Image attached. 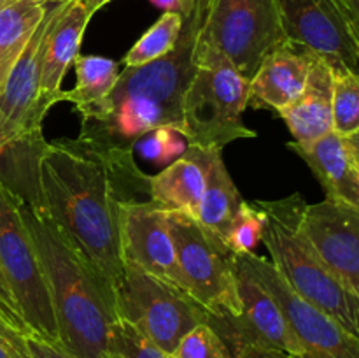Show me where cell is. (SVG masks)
I'll return each mask as SVG.
<instances>
[{
    "label": "cell",
    "mask_w": 359,
    "mask_h": 358,
    "mask_svg": "<svg viewBox=\"0 0 359 358\" xmlns=\"http://www.w3.org/2000/svg\"><path fill=\"white\" fill-rule=\"evenodd\" d=\"M46 146L41 142H7L0 132V185L25 204L39 207V158Z\"/></svg>",
    "instance_id": "603a6c76"
},
{
    "label": "cell",
    "mask_w": 359,
    "mask_h": 358,
    "mask_svg": "<svg viewBox=\"0 0 359 358\" xmlns=\"http://www.w3.org/2000/svg\"><path fill=\"white\" fill-rule=\"evenodd\" d=\"M168 225L188 293L212 318L237 316L242 302L233 249L188 213L168 211Z\"/></svg>",
    "instance_id": "52a82bcc"
},
{
    "label": "cell",
    "mask_w": 359,
    "mask_h": 358,
    "mask_svg": "<svg viewBox=\"0 0 359 358\" xmlns=\"http://www.w3.org/2000/svg\"><path fill=\"white\" fill-rule=\"evenodd\" d=\"M91 18L79 0L56 2L55 14L46 32L41 65V95L49 107L60 102L62 81L79 56L84 32Z\"/></svg>",
    "instance_id": "2e32d148"
},
{
    "label": "cell",
    "mask_w": 359,
    "mask_h": 358,
    "mask_svg": "<svg viewBox=\"0 0 359 358\" xmlns=\"http://www.w3.org/2000/svg\"><path fill=\"white\" fill-rule=\"evenodd\" d=\"M0 305H2V307L6 309V311L9 312V314L13 316V318L16 319L18 323H21V325L27 329V325H25V321H23V318H21L20 311H18V305H16V302H14L13 293H11L9 286H7V281H6V277H4L2 269H0ZM30 336H32V333H30Z\"/></svg>",
    "instance_id": "1f68e13d"
},
{
    "label": "cell",
    "mask_w": 359,
    "mask_h": 358,
    "mask_svg": "<svg viewBox=\"0 0 359 358\" xmlns=\"http://www.w3.org/2000/svg\"><path fill=\"white\" fill-rule=\"evenodd\" d=\"M74 67L76 86L63 90L60 102H70L79 116H84L111 93L121 70L114 60L95 55H79L74 60Z\"/></svg>",
    "instance_id": "cb8c5ba5"
},
{
    "label": "cell",
    "mask_w": 359,
    "mask_h": 358,
    "mask_svg": "<svg viewBox=\"0 0 359 358\" xmlns=\"http://www.w3.org/2000/svg\"><path fill=\"white\" fill-rule=\"evenodd\" d=\"M347 146H349L351 153H353L354 160H356L358 167H359V128L354 133H351L349 137H346Z\"/></svg>",
    "instance_id": "8d00e7d4"
},
{
    "label": "cell",
    "mask_w": 359,
    "mask_h": 358,
    "mask_svg": "<svg viewBox=\"0 0 359 358\" xmlns=\"http://www.w3.org/2000/svg\"><path fill=\"white\" fill-rule=\"evenodd\" d=\"M198 23L184 18L177 44L168 55L140 67H123L111 93L81 116L77 139L98 147L132 150L156 130L182 135V100L196 67Z\"/></svg>",
    "instance_id": "7a4b0ae2"
},
{
    "label": "cell",
    "mask_w": 359,
    "mask_h": 358,
    "mask_svg": "<svg viewBox=\"0 0 359 358\" xmlns=\"http://www.w3.org/2000/svg\"><path fill=\"white\" fill-rule=\"evenodd\" d=\"M118 318L135 326L151 343L172 354L182 337L207 323L209 312L189 293L125 263L114 288Z\"/></svg>",
    "instance_id": "9c48e42d"
},
{
    "label": "cell",
    "mask_w": 359,
    "mask_h": 358,
    "mask_svg": "<svg viewBox=\"0 0 359 358\" xmlns=\"http://www.w3.org/2000/svg\"><path fill=\"white\" fill-rule=\"evenodd\" d=\"M214 151L188 144L168 167L151 178V200L167 211H182L196 218Z\"/></svg>",
    "instance_id": "d6986e66"
},
{
    "label": "cell",
    "mask_w": 359,
    "mask_h": 358,
    "mask_svg": "<svg viewBox=\"0 0 359 358\" xmlns=\"http://www.w3.org/2000/svg\"><path fill=\"white\" fill-rule=\"evenodd\" d=\"M287 42L325 60L337 74L359 76V41L340 0H276Z\"/></svg>",
    "instance_id": "30bf717a"
},
{
    "label": "cell",
    "mask_w": 359,
    "mask_h": 358,
    "mask_svg": "<svg viewBox=\"0 0 359 358\" xmlns=\"http://www.w3.org/2000/svg\"><path fill=\"white\" fill-rule=\"evenodd\" d=\"M195 58V72L182 100V137L207 150H223L233 140L256 137L242 119L251 95L248 77L198 37Z\"/></svg>",
    "instance_id": "5b68a950"
},
{
    "label": "cell",
    "mask_w": 359,
    "mask_h": 358,
    "mask_svg": "<svg viewBox=\"0 0 359 358\" xmlns=\"http://www.w3.org/2000/svg\"><path fill=\"white\" fill-rule=\"evenodd\" d=\"M149 183L132 150L63 139L46 142L39 158L41 209L112 290L123 277L119 207L151 199Z\"/></svg>",
    "instance_id": "6da1fadb"
},
{
    "label": "cell",
    "mask_w": 359,
    "mask_h": 358,
    "mask_svg": "<svg viewBox=\"0 0 359 358\" xmlns=\"http://www.w3.org/2000/svg\"><path fill=\"white\" fill-rule=\"evenodd\" d=\"M121 262L146 270L151 276L186 291L184 277L168 225V211L154 200H128L119 207Z\"/></svg>",
    "instance_id": "5bb4252c"
},
{
    "label": "cell",
    "mask_w": 359,
    "mask_h": 358,
    "mask_svg": "<svg viewBox=\"0 0 359 358\" xmlns=\"http://www.w3.org/2000/svg\"><path fill=\"white\" fill-rule=\"evenodd\" d=\"M283 309L298 344V358H359V339L337 319L302 298L273 263L256 253L237 255Z\"/></svg>",
    "instance_id": "8fae6325"
},
{
    "label": "cell",
    "mask_w": 359,
    "mask_h": 358,
    "mask_svg": "<svg viewBox=\"0 0 359 358\" xmlns=\"http://www.w3.org/2000/svg\"><path fill=\"white\" fill-rule=\"evenodd\" d=\"M28 346H30L34 358H77L74 354L67 353L58 344L48 343V340H42L34 336H28Z\"/></svg>",
    "instance_id": "4dcf8cb0"
},
{
    "label": "cell",
    "mask_w": 359,
    "mask_h": 358,
    "mask_svg": "<svg viewBox=\"0 0 359 358\" xmlns=\"http://www.w3.org/2000/svg\"><path fill=\"white\" fill-rule=\"evenodd\" d=\"M265 228L262 241L270 262L283 279L312 305L325 311L359 339V298L351 293L325 265L300 227L307 202L300 193L263 202Z\"/></svg>",
    "instance_id": "277c9868"
},
{
    "label": "cell",
    "mask_w": 359,
    "mask_h": 358,
    "mask_svg": "<svg viewBox=\"0 0 359 358\" xmlns=\"http://www.w3.org/2000/svg\"><path fill=\"white\" fill-rule=\"evenodd\" d=\"M20 197L0 185V269L28 332L58 344L55 309L44 269L21 214Z\"/></svg>",
    "instance_id": "ba28073f"
},
{
    "label": "cell",
    "mask_w": 359,
    "mask_h": 358,
    "mask_svg": "<svg viewBox=\"0 0 359 358\" xmlns=\"http://www.w3.org/2000/svg\"><path fill=\"white\" fill-rule=\"evenodd\" d=\"M300 227L333 276L359 298V209L330 199L307 204Z\"/></svg>",
    "instance_id": "9a60e30c"
},
{
    "label": "cell",
    "mask_w": 359,
    "mask_h": 358,
    "mask_svg": "<svg viewBox=\"0 0 359 358\" xmlns=\"http://www.w3.org/2000/svg\"><path fill=\"white\" fill-rule=\"evenodd\" d=\"M56 2L39 23L0 91V132L7 142H41L42 121L51 107L41 95L42 48Z\"/></svg>",
    "instance_id": "4fadbf2b"
},
{
    "label": "cell",
    "mask_w": 359,
    "mask_h": 358,
    "mask_svg": "<svg viewBox=\"0 0 359 358\" xmlns=\"http://www.w3.org/2000/svg\"><path fill=\"white\" fill-rule=\"evenodd\" d=\"M311 167L326 192V199L359 209V167L346 137L326 133L311 144H287Z\"/></svg>",
    "instance_id": "ac0fdd59"
},
{
    "label": "cell",
    "mask_w": 359,
    "mask_h": 358,
    "mask_svg": "<svg viewBox=\"0 0 359 358\" xmlns=\"http://www.w3.org/2000/svg\"><path fill=\"white\" fill-rule=\"evenodd\" d=\"M107 358H174L130 323L118 319L109 330Z\"/></svg>",
    "instance_id": "83f0119b"
},
{
    "label": "cell",
    "mask_w": 359,
    "mask_h": 358,
    "mask_svg": "<svg viewBox=\"0 0 359 358\" xmlns=\"http://www.w3.org/2000/svg\"><path fill=\"white\" fill-rule=\"evenodd\" d=\"M237 284L242 311L230 318H207L217 336L226 343L233 357L244 350L280 351L300 357V344L270 291L237 256Z\"/></svg>",
    "instance_id": "7c38bea8"
},
{
    "label": "cell",
    "mask_w": 359,
    "mask_h": 358,
    "mask_svg": "<svg viewBox=\"0 0 359 358\" xmlns=\"http://www.w3.org/2000/svg\"><path fill=\"white\" fill-rule=\"evenodd\" d=\"M79 2L83 4L84 9L88 11V14H91V16H93L97 11H100L102 7L107 6V4L112 2V0H79Z\"/></svg>",
    "instance_id": "d590c367"
},
{
    "label": "cell",
    "mask_w": 359,
    "mask_h": 358,
    "mask_svg": "<svg viewBox=\"0 0 359 358\" xmlns=\"http://www.w3.org/2000/svg\"><path fill=\"white\" fill-rule=\"evenodd\" d=\"M46 2H69V0H46Z\"/></svg>",
    "instance_id": "f35d334b"
},
{
    "label": "cell",
    "mask_w": 359,
    "mask_h": 358,
    "mask_svg": "<svg viewBox=\"0 0 359 358\" xmlns=\"http://www.w3.org/2000/svg\"><path fill=\"white\" fill-rule=\"evenodd\" d=\"M198 41L226 56L251 81L263 60L286 44L276 0H193Z\"/></svg>",
    "instance_id": "8992f818"
},
{
    "label": "cell",
    "mask_w": 359,
    "mask_h": 358,
    "mask_svg": "<svg viewBox=\"0 0 359 358\" xmlns=\"http://www.w3.org/2000/svg\"><path fill=\"white\" fill-rule=\"evenodd\" d=\"M242 204H244V199L235 186L230 172L226 171L221 150H216L210 157L205 190H203L196 220L224 239Z\"/></svg>",
    "instance_id": "7402d4cb"
},
{
    "label": "cell",
    "mask_w": 359,
    "mask_h": 358,
    "mask_svg": "<svg viewBox=\"0 0 359 358\" xmlns=\"http://www.w3.org/2000/svg\"><path fill=\"white\" fill-rule=\"evenodd\" d=\"M359 128V76L337 74L333 79V132L349 137Z\"/></svg>",
    "instance_id": "484cf974"
},
{
    "label": "cell",
    "mask_w": 359,
    "mask_h": 358,
    "mask_svg": "<svg viewBox=\"0 0 359 358\" xmlns=\"http://www.w3.org/2000/svg\"><path fill=\"white\" fill-rule=\"evenodd\" d=\"M179 7H181V14L186 18L189 13H191L193 0H179Z\"/></svg>",
    "instance_id": "74e56055"
},
{
    "label": "cell",
    "mask_w": 359,
    "mask_h": 358,
    "mask_svg": "<svg viewBox=\"0 0 359 358\" xmlns=\"http://www.w3.org/2000/svg\"><path fill=\"white\" fill-rule=\"evenodd\" d=\"M182 25H184V16L181 13L161 14L160 20L126 53L123 65L140 67L168 55L175 48V44H177Z\"/></svg>",
    "instance_id": "d4e9b609"
},
{
    "label": "cell",
    "mask_w": 359,
    "mask_h": 358,
    "mask_svg": "<svg viewBox=\"0 0 359 358\" xmlns=\"http://www.w3.org/2000/svg\"><path fill=\"white\" fill-rule=\"evenodd\" d=\"M51 2L0 0V91Z\"/></svg>",
    "instance_id": "44dd1931"
},
{
    "label": "cell",
    "mask_w": 359,
    "mask_h": 358,
    "mask_svg": "<svg viewBox=\"0 0 359 358\" xmlns=\"http://www.w3.org/2000/svg\"><path fill=\"white\" fill-rule=\"evenodd\" d=\"M316 55L286 42L270 53L249 81V104L252 107L273 109L280 112L293 104L309 81Z\"/></svg>",
    "instance_id": "e0dca14e"
},
{
    "label": "cell",
    "mask_w": 359,
    "mask_h": 358,
    "mask_svg": "<svg viewBox=\"0 0 359 358\" xmlns=\"http://www.w3.org/2000/svg\"><path fill=\"white\" fill-rule=\"evenodd\" d=\"M149 2L160 7V9H163L165 13H181L179 0H149Z\"/></svg>",
    "instance_id": "e575fe53"
},
{
    "label": "cell",
    "mask_w": 359,
    "mask_h": 358,
    "mask_svg": "<svg viewBox=\"0 0 359 358\" xmlns=\"http://www.w3.org/2000/svg\"><path fill=\"white\" fill-rule=\"evenodd\" d=\"M342 7L346 9L347 16H349L351 23H353L354 32L358 35V41H359V0H340Z\"/></svg>",
    "instance_id": "d6a6232c"
},
{
    "label": "cell",
    "mask_w": 359,
    "mask_h": 358,
    "mask_svg": "<svg viewBox=\"0 0 359 358\" xmlns=\"http://www.w3.org/2000/svg\"><path fill=\"white\" fill-rule=\"evenodd\" d=\"M172 354L174 358H235L226 343L207 323L189 330Z\"/></svg>",
    "instance_id": "f1b7e54d"
},
{
    "label": "cell",
    "mask_w": 359,
    "mask_h": 358,
    "mask_svg": "<svg viewBox=\"0 0 359 358\" xmlns=\"http://www.w3.org/2000/svg\"><path fill=\"white\" fill-rule=\"evenodd\" d=\"M28 336L30 332L0 305V358H34Z\"/></svg>",
    "instance_id": "f546056e"
},
{
    "label": "cell",
    "mask_w": 359,
    "mask_h": 358,
    "mask_svg": "<svg viewBox=\"0 0 359 358\" xmlns=\"http://www.w3.org/2000/svg\"><path fill=\"white\" fill-rule=\"evenodd\" d=\"M333 79L328 63L316 56L305 90L279 112L294 137L293 142L311 144L333 130Z\"/></svg>",
    "instance_id": "ffe728a7"
},
{
    "label": "cell",
    "mask_w": 359,
    "mask_h": 358,
    "mask_svg": "<svg viewBox=\"0 0 359 358\" xmlns=\"http://www.w3.org/2000/svg\"><path fill=\"white\" fill-rule=\"evenodd\" d=\"M237 358H293L280 351H266V350H244L237 354Z\"/></svg>",
    "instance_id": "836d02e7"
},
{
    "label": "cell",
    "mask_w": 359,
    "mask_h": 358,
    "mask_svg": "<svg viewBox=\"0 0 359 358\" xmlns=\"http://www.w3.org/2000/svg\"><path fill=\"white\" fill-rule=\"evenodd\" d=\"M21 214L48 281L58 346L77 358H107L109 330L119 319L112 286L41 207L21 202Z\"/></svg>",
    "instance_id": "3957f363"
},
{
    "label": "cell",
    "mask_w": 359,
    "mask_h": 358,
    "mask_svg": "<svg viewBox=\"0 0 359 358\" xmlns=\"http://www.w3.org/2000/svg\"><path fill=\"white\" fill-rule=\"evenodd\" d=\"M265 220V211H263L259 200L258 202H245L244 200L237 216L228 228L224 242L233 249L235 255L255 253V248L262 241Z\"/></svg>",
    "instance_id": "4316f807"
}]
</instances>
